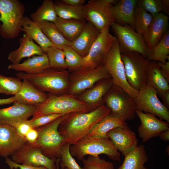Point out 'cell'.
I'll return each mask as SVG.
<instances>
[{
  "mask_svg": "<svg viewBox=\"0 0 169 169\" xmlns=\"http://www.w3.org/2000/svg\"><path fill=\"white\" fill-rule=\"evenodd\" d=\"M111 112L105 104L87 112L68 114L60 124L58 131L64 144L71 145L86 136L93 127Z\"/></svg>",
  "mask_w": 169,
  "mask_h": 169,
  "instance_id": "6da1fadb",
  "label": "cell"
},
{
  "mask_svg": "<svg viewBox=\"0 0 169 169\" xmlns=\"http://www.w3.org/2000/svg\"><path fill=\"white\" fill-rule=\"evenodd\" d=\"M20 79L29 81L39 90L56 95L68 92L70 85V74L66 70L49 68L37 74L19 72L16 74Z\"/></svg>",
  "mask_w": 169,
  "mask_h": 169,
  "instance_id": "7a4b0ae2",
  "label": "cell"
},
{
  "mask_svg": "<svg viewBox=\"0 0 169 169\" xmlns=\"http://www.w3.org/2000/svg\"><path fill=\"white\" fill-rule=\"evenodd\" d=\"M91 111L88 105L74 95L69 94L56 95L49 93L44 102L36 106L32 118L50 114L66 115Z\"/></svg>",
  "mask_w": 169,
  "mask_h": 169,
  "instance_id": "3957f363",
  "label": "cell"
},
{
  "mask_svg": "<svg viewBox=\"0 0 169 169\" xmlns=\"http://www.w3.org/2000/svg\"><path fill=\"white\" fill-rule=\"evenodd\" d=\"M70 153L72 156L82 161L86 155L98 156L104 154L114 161H120L121 155L109 138L86 136L76 143L71 145Z\"/></svg>",
  "mask_w": 169,
  "mask_h": 169,
  "instance_id": "277c9868",
  "label": "cell"
},
{
  "mask_svg": "<svg viewBox=\"0 0 169 169\" xmlns=\"http://www.w3.org/2000/svg\"><path fill=\"white\" fill-rule=\"evenodd\" d=\"M25 6L18 0H0V34L7 39H14L22 32Z\"/></svg>",
  "mask_w": 169,
  "mask_h": 169,
  "instance_id": "5b68a950",
  "label": "cell"
},
{
  "mask_svg": "<svg viewBox=\"0 0 169 169\" xmlns=\"http://www.w3.org/2000/svg\"><path fill=\"white\" fill-rule=\"evenodd\" d=\"M68 114L36 128L38 135L35 145L44 155L50 159L56 160L61 158V148L64 143L63 137L59 132L58 127Z\"/></svg>",
  "mask_w": 169,
  "mask_h": 169,
  "instance_id": "8992f818",
  "label": "cell"
},
{
  "mask_svg": "<svg viewBox=\"0 0 169 169\" xmlns=\"http://www.w3.org/2000/svg\"><path fill=\"white\" fill-rule=\"evenodd\" d=\"M103 64L110 76L113 85L121 88L133 99L137 96L138 91L132 88L127 81L116 38L110 49Z\"/></svg>",
  "mask_w": 169,
  "mask_h": 169,
  "instance_id": "52a82bcc",
  "label": "cell"
},
{
  "mask_svg": "<svg viewBox=\"0 0 169 169\" xmlns=\"http://www.w3.org/2000/svg\"><path fill=\"white\" fill-rule=\"evenodd\" d=\"M121 57L127 82L132 88L139 91L146 85L150 60L136 52L122 53Z\"/></svg>",
  "mask_w": 169,
  "mask_h": 169,
  "instance_id": "ba28073f",
  "label": "cell"
},
{
  "mask_svg": "<svg viewBox=\"0 0 169 169\" xmlns=\"http://www.w3.org/2000/svg\"><path fill=\"white\" fill-rule=\"evenodd\" d=\"M111 26L118 43L121 53L136 52L147 58L150 50L142 35L128 25L122 26L114 22Z\"/></svg>",
  "mask_w": 169,
  "mask_h": 169,
  "instance_id": "9c48e42d",
  "label": "cell"
},
{
  "mask_svg": "<svg viewBox=\"0 0 169 169\" xmlns=\"http://www.w3.org/2000/svg\"><path fill=\"white\" fill-rule=\"evenodd\" d=\"M104 103L112 113L125 121L133 120L136 106L134 99L121 88L113 85L104 98Z\"/></svg>",
  "mask_w": 169,
  "mask_h": 169,
  "instance_id": "30bf717a",
  "label": "cell"
},
{
  "mask_svg": "<svg viewBox=\"0 0 169 169\" xmlns=\"http://www.w3.org/2000/svg\"><path fill=\"white\" fill-rule=\"evenodd\" d=\"M111 78L103 64L97 67L80 69L70 74L68 94L74 95L82 93L104 79Z\"/></svg>",
  "mask_w": 169,
  "mask_h": 169,
  "instance_id": "8fae6325",
  "label": "cell"
},
{
  "mask_svg": "<svg viewBox=\"0 0 169 169\" xmlns=\"http://www.w3.org/2000/svg\"><path fill=\"white\" fill-rule=\"evenodd\" d=\"M157 95L156 91L150 87L146 85L141 88L133 98L137 110L152 114L169 122V109L160 101Z\"/></svg>",
  "mask_w": 169,
  "mask_h": 169,
  "instance_id": "7c38bea8",
  "label": "cell"
},
{
  "mask_svg": "<svg viewBox=\"0 0 169 169\" xmlns=\"http://www.w3.org/2000/svg\"><path fill=\"white\" fill-rule=\"evenodd\" d=\"M110 27H107L100 33L88 54L83 58V65L81 69H93L103 64L110 49L116 39L110 33Z\"/></svg>",
  "mask_w": 169,
  "mask_h": 169,
  "instance_id": "4fadbf2b",
  "label": "cell"
},
{
  "mask_svg": "<svg viewBox=\"0 0 169 169\" xmlns=\"http://www.w3.org/2000/svg\"><path fill=\"white\" fill-rule=\"evenodd\" d=\"M11 156L12 160L18 164L44 166L48 169H56V160L45 156L35 144H31L26 142Z\"/></svg>",
  "mask_w": 169,
  "mask_h": 169,
  "instance_id": "5bb4252c",
  "label": "cell"
},
{
  "mask_svg": "<svg viewBox=\"0 0 169 169\" xmlns=\"http://www.w3.org/2000/svg\"><path fill=\"white\" fill-rule=\"evenodd\" d=\"M113 5H109L100 0H90L84 5L85 19L101 32L115 22L110 12Z\"/></svg>",
  "mask_w": 169,
  "mask_h": 169,
  "instance_id": "9a60e30c",
  "label": "cell"
},
{
  "mask_svg": "<svg viewBox=\"0 0 169 169\" xmlns=\"http://www.w3.org/2000/svg\"><path fill=\"white\" fill-rule=\"evenodd\" d=\"M136 113L141 122L138 127V132L143 142L159 136L162 132L169 129V122L158 119L152 114L137 110Z\"/></svg>",
  "mask_w": 169,
  "mask_h": 169,
  "instance_id": "2e32d148",
  "label": "cell"
},
{
  "mask_svg": "<svg viewBox=\"0 0 169 169\" xmlns=\"http://www.w3.org/2000/svg\"><path fill=\"white\" fill-rule=\"evenodd\" d=\"M107 135L117 150L124 156L138 146L136 133L126 123L111 130Z\"/></svg>",
  "mask_w": 169,
  "mask_h": 169,
  "instance_id": "e0dca14e",
  "label": "cell"
},
{
  "mask_svg": "<svg viewBox=\"0 0 169 169\" xmlns=\"http://www.w3.org/2000/svg\"><path fill=\"white\" fill-rule=\"evenodd\" d=\"M36 106L15 102L11 106L0 108V124L15 127L18 123L28 120L33 115Z\"/></svg>",
  "mask_w": 169,
  "mask_h": 169,
  "instance_id": "ac0fdd59",
  "label": "cell"
},
{
  "mask_svg": "<svg viewBox=\"0 0 169 169\" xmlns=\"http://www.w3.org/2000/svg\"><path fill=\"white\" fill-rule=\"evenodd\" d=\"M113 85L111 78L103 79L79 95L78 98L93 110L104 104L105 97Z\"/></svg>",
  "mask_w": 169,
  "mask_h": 169,
  "instance_id": "d6986e66",
  "label": "cell"
},
{
  "mask_svg": "<svg viewBox=\"0 0 169 169\" xmlns=\"http://www.w3.org/2000/svg\"><path fill=\"white\" fill-rule=\"evenodd\" d=\"M26 142L17 134L15 127L0 124V156H11Z\"/></svg>",
  "mask_w": 169,
  "mask_h": 169,
  "instance_id": "ffe728a7",
  "label": "cell"
},
{
  "mask_svg": "<svg viewBox=\"0 0 169 169\" xmlns=\"http://www.w3.org/2000/svg\"><path fill=\"white\" fill-rule=\"evenodd\" d=\"M168 17L161 13L153 16L151 24L143 36L145 43L150 50L161 39L168 31Z\"/></svg>",
  "mask_w": 169,
  "mask_h": 169,
  "instance_id": "44dd1931",
  "label": "cell"
},
{
  "mask_svg": "<svg viewBox=\"0 0 169 169\" xmlns=\"http://www.w3.org/2000/svg\"><path fill=\"white\" fill-rule=\"evenodd\" d=\"M100 33L93 24L87 22L79 36L71 43V47L84 58Z\"/></svg>",
  "mask_w": 169,
  "mask_h": 169,
  "instance_id": "7402d4cb",
  "label": "cell"
},
{
  "mask_svg": "<svg viewBox=\"0 0 169 169\" xmlns=\"http://www.w3.org/2000/svg\"><path fill=\"white\" fill-rule=\"evenodd\" d=\"M16 102L29 105L36 106L44 102L47 95L35 87L29 81L23 79L21 87L14 96Z\"/></svg>",
  "mask_w": 169,
  "mask_h": 169,
  "instance_id": "603a6c76",
  "label": "cell"
},
{
  "mask_svg": "<svg viewBox=\"0 0 169 169\" xmlns=\"http://www.w3.org/2000/svg\"><path fill=\"white\" fill-rule=\"evenodd\" d=\"M19 44V48L11 52L8 54V59L11 64H18L24 58L40 55L44 53L41 47L25 33L20 38Z\"/></svg>",
  "mask_w": 169,
  "mask_h": 169,
  "instance_id": "cb8c5ba5",
  "label": "cell"
},
{
  "mask_svg": "<svg viewBox=\"0 0 169 169\" xmlns=\"http://www.w3.org/2000/svg\"><path fill=\"white\" fill-rule=\"evenodd\" d=\"M136 0H120L113 6L110 10L115 22L122 26L129 25L133 28Z\"/></svg>",
  "mask_w": 169,
  "mask_h": 169,
  "instance_id": "d4e9b609",
  "label": "cell"
},
{
  "mask_svg": "<svg viewBox=\"0 0 169 169\" xmlns=\"http://www.w3.org/2000/svg\"><path fill=\"white\" fill-rule=\"evenodd\" d=\"M49 68L48 58L45 53L33 56L21 63L10 64L8 69L29 74L40 73Z\"/></svg>",
  "mask_w": 169,
  "mask_h": 169,
  "instance_id": "484cf974",
  "label": "cell"
},
{
  "mask_svg": "<svg viewBox=\"0 0 169 169\" xmlns=\"http://www.w3.org/2000/svg\"><path fill=\"white\" fill-rule=\"evenodd\" d=\"M146 85L155 90L158 95L161 97L169 90L168 83L156 61H150L147 71Z\"/></svg>",
  "mask_w": 169,
  "mask_h": 169,
  "instance_id": "4316f807",
  "label": "cell"
},
{
  "mask_svg": "<svg viewBox=\"0 0 169 169\" xmlns=\"http://www.w3.org/2000/svg\"><path fill=\"white\" fill-rule=\"evenodd\" d=\"M86 23L85 19H66L58 17L54 23L64 38L72 42L79 36Z\"/></svg>",
  "mask_w": 169,
  "mask_h": 169,
  "instance_id": "83f0119b",
  "label": "cell"
},
{
  "mask_svg": "<svg viewBox=\"0 0 169 169\" xmlns=\"http://www.w3.org/2000/svg\"><path fill=\"white\" fill-rule=\"evenodd\" d=\"M22 32L28 36L39 44L44 53L52 44L43 33L38 25L28 16H25L22 24Z\"/></svg>",
  "mask_w": 169,
  "mask_h": 169,
  "instance_id": "f1b7e54d",
  "label": "cell"
},
{
  "mask_svg": "<svg viewBox=\"0 0 169 169\" xmlns=\"http://www.w3.org/2000/svg\"><path fill=\"white\" fill-rule=\"evenodd\" d=\"M124 156L123 163L117 169H147L144 164L149 158L144 145L138 146Z\"/></svg>",
  "mask_w": 169,
  "mask_h": 169,
  "instance_id": "f546056e",
  "label": "cell"
},
{
  "mask_svg": "<svg viewBox=\"0 0 169 169\" xmlns=\"http://www.w3.org/2000/svg\"><path fill=\"white\" fill-rule=\"evenodd\" d=\"M126 123L120 116L110 112L108 115L97 124L87 136L109 138L107 134L109 131L117 127L123 125Z\"/></svg>",
  "mask_w": 169,
  "mask_h": 169,
  "instance_id": "4dcf8cb0",
  "label": "cell"
},
{
  "mask_svg": "<svg viewBox=\"0 0 169 169\" xmlns=\"http://www.w3.org/2000/svg\"><path fill=\"white\" fill-rule=\"evenodd\" d=\"M36 23L54 46L57 48L65 45L71 46L72 42L64 38L54 23L44 21Z\"/></svg>",
  "mask_w": 169,
  "mask_h": 169,
  "instance_id": "1f68e13d",
  "label": "cell"
},
{
  "mask_svg": "<svg viewBox=\"0 0 169 169\" xmlns=\"http://www.w3.org/2000/svg\"><path fill=\"white\" fill-rule=\"evenodd\" d=\"M58 16L54 3L51 0H44L36 11L30 15V18L35 23L47 21L54 23Z\"/></svg>",
  "mask_w": 169,
  "mask_h": 169,
  "instance_id": "d6a6232c",
  "label": "cell"
},
{
  "mask_svg": "<svg viewBox=\"0 0 169 169\" xmlns=\"http://www.w3.org/2000/svg\"><path fill=\"white\" fill-rule=\"evenodd\" d=\"M169 31L150 50L147 58L149 60L166 62L169 58Z\"/></svg>",
  "mask_w": 169,
  "mask_h": 169,
  "instance_id": "836d02e7",
  "label": "cell"
},
{
  "mask_svg": "<svg viewBox=\"0 0 169 169\" xmlns=\"http://www.w3.org/2000/svg\"><path fill=\"white\" fill-rule=\"evenodd\" d=\"M58 17L64 19L84 20L85 14L84 6H72L60 3H54Z\"/></svg>",
  "mask_w": 169,
  "mask_h": 169,
  "instance_id": "e575fe53",
  "label": "cell"
},
{
  "mask_svg": "<svg viewBox=\"0 0 169 169\" xmlns=\"http://www.w3.org/2000/svg\"><path fill=\"white\" fill-rule=\"evenodd\" d=\"M58 48L62 50L64 54L67 69L73 72L81 69L83 65V58L70 46H63Z\"/></svg>",
  "mask_w": 169,
  "mask_h": 169,
  "instance_id": "d590c367",
  "label": "cell"
},
{
  "mask_svg": "<svg viewBox=\"0 0 169 169\" xmlns=\"http://www.w3.org/2000/svg\"><path fill=\"white\" fill-rule=\"evenodd\" d=\"M152 19L151 15L136 4L134 12L133 28L138 33L143 36L148 29Z\"/></svg>",
  "mask_w": 169,
  "mask_h": 169,
  "instance_id": "8d00e7d4",
  "label": "cell"
},
{
  "mask_svg": "<svg viewBox=\"0 0 169 169\" xmlns=\"http://www.w3.org/2000/svg\"><path fill=\"white\" fill-rule=\"evenodd\" d=\"M44 53L47 55L50 68L59 70L67 69L65 55L62 50L52 46Z\"/></svg>",
  "mask_w": 169,
  "mask_h": 169,
  "instance_id": "74e56055",
  "label": "cell"
},
{
  "mask_svg": "<svg viewBox=\"0 0 169 169\" xmlns=\"http://www.w3.org/2000/svg\"><path fill=\"white\" fill-rule=\"evenodd\" d=\"M21 80L17 77L7 76L0 74V94L15 95L21 87Z\"/></svg>",
  "mask_w": 169,
  "mask_h": 169,
  "instance_id": "f35d334b",
  "label": "cell"
},
{
  "mask_svg": "<svg viewBox=\"0 0 169 169\" xmlns=\"http://www.w3.org/2000/svg\"><path fill=\"white\" fill-rule=\"evenodd\" d=\"M70 145L69 143H66L62 146L59 165L61 168H66L67 169H84L77 163L70 154L69 151Z\"/></svg>",
  "mask_w": 169,
  "mask_h": 169,
  "instance_id": "ab89813d",
  "label": "cell"
},
{
  "mask_svg": "<svg viewBox=\"0 0 169 169\" xmlns=\"http://www.w3.org/2000/svg\"><path fill=\"white\" fill-rule=\"evenodd\" d=\"M81 161L84 169H114L113 163L100 158L99 156H89L87 159Z\"/></svg>",
  "mask_w": 169,
  "mask_h": 169,
  "instance_id": "60d3db41",
  "label": "cell"
},
{
  "mask_svg": "<svg viewBox=\"0 0 169 169\" xmlns=\"http://www.w3.org/2000/svg\"><path fill=\"white\" fill-rule=\"evenodd\" d=\"M137 5L153 16L162 11L161 0H138Z\"/></svg>",
  "mask_w": 169,
  "mask_h": 169,
  "instance_id": "b9f144b4",
  "label": "cell"
},
{
  "mask_svg": "<svg viewBox=\"0 0 169 169\" xmlns=\"http://www.w3.org/2000/svg\"><path fill=\"white\" fill-rule=\"evenodd\" d=\"M64 115H65L58 114H48L32 118L28 120V121L32 128H37L47 124Z\"/></svg>",
  "mask_w": 169,
  "mask_h": 169,
  "instance_id": "7bdbcfd3",
  "label": "cell"
},
{
  "mask_svg": "<svg viewBox=\"0 0 169 169\" xmlns=\"http://www.w3.org/2000/svg\"><path fill=\"white\" fill-rule=\"evenodd\" d=\"M5 163L9 166L10 169H48L44 166H37L30 165L20 164L15 162L8 157L5 158Z\"/></svg>",
  "mask_w": 169,
  "mask_h": 169,
  "instance_id": "ee69618b",
  "label": "cell"
},
{
  "mask_svg": "<svg viewBox=\"0 0 169 169\" xmlns=\"http://www.w3.org/2000/svg\"><path fill=\"white\" fill-rule=\"evenodd\" d=\"M14 127L18 135L24 140L26 134L32 128L28 122V120L20 122Z\"/></svg>",
  "mask_w": 169,
  "mask_h": 169,
  "instance_id": "f6af8a7d",
  "label": "cell"
},
{
  "mask_svg": "<svg viewBox=\"0 0 169 169\" xmlns=\"http://www.w3.org/2000/svg\"><path fill=\"white\" fill-rule=\"evenodd\" d=\"M38 131L36 128H31L26 134L25 140L30 144L34 145L38 138Z\"/></svg>",
  "mask_w": 169,
  "mask_h": 169,
  "instance_id": "bcb514c9",
  "label": "cell"
},
{
  "mask_svg": "<svg viewBox=\"0 0 169 169\" xmlns=\"http://www.w3.org/2000/svg\"><path fill=\"white\" fill-rule=\"evenodd\" d=\"M167 61L165 63L160 62H157V64L160 67L161 72L164 78L167 82H169V58L167 59Z\"/></svg>",
  "mask_w": 169,
  "mask_h": 169,
  "instance_id": "7dc6e473",
  "label": "cell"
},
{
  "mask_svg": "<svg viewBox=\"0 0 169 169\" xmlns=\"http://www.w3.org/2000/svg\"><path fill=\"white\" fill-rule=\"evenodd\" d=\"M62 3L67 5L72 6H84L85 2V0H62Z\"/></svg>",
  "mask_w": 169,
  "mask_h": 169,
  "instance_id": "c3c4849f",
  "label": "cell"
},
{
  "mask_svg": "<svg viewBox=\"0 0 169 169\" xmlns=\"http://www.w3.org/2000/svg\"><path fill=\"white\" fill-rule=\"evenodd\" d=\"M162 104L168 109L169 108V90L164 94L161 97Z\"/></svg>",
  "mask_w": 169,
  "mask_h": 169,
  "instance_id": "681fc988",
  "label": "cell"
},
{
  "mask_svg": "<svg viewBox=\"0 0 169 169\" xmlns=\"http://www.w3.org/2000/svg\"><path fill=\"white\" fill-rule=\"evenodd\" d=\"M15 102L16 100L14 96L7 98L0 99V105L9 104Z\"/></svg>",
  "mask_w": 169,
  "mask_h": 169,
  "instance_id": "f907efd6",
  "label": "cell"
},
{
  "mask_svg": "<svg viewBox=\"0 0 169 169\" xmlns=\"http://www.w3.org/2000/svg\"><path fill=\"white\" fill-rule=\"evenodd\" d=\"M162 11L167 14H169V0H161Z\"/></svg>",
  "mask_w": 169,
  "mask_h": 169,
  "instance_id": "816d5d0a",
  "label": "cell"
},
{
  "mask_svg": "<svg viewBox=\"0 0 169 169\" xmlns=\"http://www.w3.org/2000/svg\"><path fill=\"white\" fill-rule=\"evenodd\" d=\"M161 139L164 141H169V129L162 132L159 136Z\"/></svg>",
  "mask_w": 169,
  "mask_h": 169,
  "instance_id": "f5cc1de1",
  "label": "cell"
},
{
  "mask_svg": "<svg viewBox=\"0 0 169 169\" xmlns=\"http://www.w3.org/2000/svg\"><path fill=\"white\" fill-rule=\"evenodd\" d=\"M102 3L109 5H114L119 1L118 0H100Z\"/></svg>",
  "mask_w": 169,
  "mask_h": 169,
  "instance_id": "db71d44e",
  "label": "cell"
},
{
  "mask_svg": "<svg viewBox=\"0 0 169 169\" xmlns=\"http://www.w3.org/2000/svg\"><path fill=\"white\" fill-rule=\"evenodd\" d=\"M60 158H57L56 159L55 163L56 165V169H59V162L60 161Z\"/></svg>",
  "mask_w": 169,
  "mask_h": 169,
  "instance_id": "11a10c76",
  "label": "cell"
},
{
  "mask_svg": "<svg viewBox=\"0 0 169 169\" xmlns=\"http://www.w3.org/2000/svg\"><path fill=\"white\" fill-rule=\"evenodd\" d=\"M61 169H67L66 168H61Z\"/></svg>",
  "mask_w": 169,
  "mask_h": 169,
  "instance_id": "9f6ffc18",
  "label": "cell"
},
{
  "mask_svg": "<svg viewBox=\"0 0 169 169\" xmlns=\"http://www.w3.org/2000/svg\"><path fill=\"white\" fill-rule=\"evenodd\" d=\"M1 24L0 23V26H1Z\"/></svg>",
  "mask_w": 169,
  "mask_h": 169,
  "instance_id": "6f0895ef",
  "label": "cell"
}]
</instances>
